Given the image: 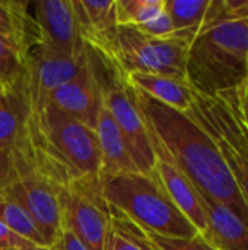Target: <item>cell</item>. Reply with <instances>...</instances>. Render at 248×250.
<instances>
[{"mask_svg":"<svg viewBox=\"0 0 248 250\" xmlns=\"http://www.w3.org/2000/svg\"><path fill=\"white\" fill-rule=\"evenodd\" d=\"M127 81L134 89L181 113H187L193 105L194 91L187 81L142 72L129 73Z\"/></svg>","mask_w":248,"mask_h":250,"instance_id":"cell-18","label":"cell"},{"mask_svg":"<svg viewBox=\"0 0 248 250\" xmlns=\"http://www.w3.org/2000/svg\"><path fill=\"white\" fill-rule=\"evenodd\" d=\"M25 48L12 38L0 35V82L12 83L25 69Z\"/></svg>","mask_w":248,"mask_h":250,"instance_id":"cell-24","label":"cell"},{"mask_svg":"<svg viewBox=\"0 0 248 250\" xmlns=\"http://www.w3.org/2000/svg\"><path fill=\"white\" fill-rule=\"evenodd\" d=\"M210 0H165V10L174 28V38L193 42L202 28Z\"/></svg>","mask_w":248,"mask_h":250,"instance_id":"cell-20","label":"cell"},{"mask_svg":"<svg viewBox=\"0 0 248 250\" xmlns=\"http://www.w3.org/2000/svg\"><path fill=\"white\" fill-rule=\"evenodd\" d=\"M102 57L89 48V59L85 67L72 81L57 88L47 98L45 105H54L95 130L102 100Z\"/></svg>","mask_w":248,"mask_h":250,"instance_id":"cell-9","label":"cell"},{"mask_svg":"<svg viewBox=\"0 0 248 250\" xmlns=\"http://www.w3.org/2000/svg\"><path fill=\"white\" fill-rule=\"evenodd\" d=\"M165 0H115L118 26H139L159 15Z\"/></svg>","mask_w":248,"mask_h":250,"instance_id":"cell-23","label":"cell"},{"mask_svg":"<svg viewBox=\"0 0 248 250\" xmlns=\"http://www.w3.org/2000/svg\"><path fill=\"white\" fill-rule=\"evenodd\" d=\"M136 29L155 38H174V28L165 9L146 23L136 26Z\"/></svg>","mask_w":248,"mask_h":250,"instance_id":"cell-27","label":"cell"},{"mask_svg":"<svg viewBox=\"0 0 248 250\" xmlns=\"http://www.w3.org/2000/svg\"><path fill=\"white\" fill-rule=\"evenodd\" d=\"M136 91L155 154L165 157L197 189L232 209L248 226V208L210 136L187 114Z\"/></svg>","mask_w":248,"mask_h":250,"instance_id":"cell-1","label":"cell"},{"mask_svg":"<svg viewBox=\"0 0 248 250\" xmlns=\"http://www.w3.org/2000/svg\"><path fill=\"white\" fill-rule=\"evenodd\" d=\"M153 171L175 207L202 234L206 230V212L197 189L174 164L159 154H156Z\"/></svg>","mask_w":248,"mask_h":250,"instance_id":"cell-15","label":"cell"},{"mask_svg":"<svg viewBox=\"0 0 248 250\" xmlns=\"http://www.w3.org/2000/svg\"><path fill=\"white\" fill-rule=\"evenodd\" d=\"M18 250H50L48 248H41V246H31V248H25V249H18Z\"/></svg>","mask_w":248,"mask_h":250,"instance_id":"cell-30","label":"cell"},{"mask_svg":"<svg viewBox=\"0 0 248 250\" xmlns=\"http://www.w3.org/2000/svg\"><path fill=\"white\" fill-rule=\"evenodd\" d=\"M187 114L219 149L248 208V130L240 116L237 89L206 97L193 94Z\"/></svg>","mask_w":248,"mask_h":250,"instance_id":"cell-5","label":"cell"},{"mask_svg":"<svg viewBox=\"0 0 248 250\" xmlns=\"http://www.w3.org/2000/svg\"><path fill=\"white\" fill-rule=\"evenodd\" d=\"M4 88H6V85H3V83L0 82V95L3 94V91H4Z\"/></svg>","mask_w":248,"mask_h":250,"instance_id":"cell-31","label":"cell"},{"mask_svg":"<svg viewBox=\"0 0 248 250\" xmlns=\"http://www.w3.org/2000/svg\"><path fill=\"white\" fill-rule=\"evenodd\" d=\"M107 250H156L148 233L124 212L110 205Z\"/></svg>","mask_w":248,"mask_h":250,"instance_id":"cell-21","label":"cell"},{"mask_svg":"<svg viewBox=\"0 0 248 250\" xmlns=\"http://www.w3.org/2000/svg\"><path fill=\"white\" fill-rule=\"evenodd\" d=\"M35 23L37 44L64 56H82L88 45L80 37L72 0L29 1Z\"/></svg>","mask_w":248,"mask_h":250,"instance_id":"cell-10","label":"cell"},{"mask_svg":"<svg viewBox=\"0 0 248 250\" xmlns=\"http://www.w3.org/2000/svg\"><path fill=\"white\" fill-rule=\"evenodd\" d=\"M63 226L86 250H107L110 205L102 196L99 180L85 179L58 188Z\"/></svg>","mask_w":248,"mask_h":250,"instance_id":"cell-8","label":"cell"},{"mask_svg":"<svg viewBox=\"0 0 248 250\" xmlns=\"http://www.w3.org/2000/svg\"><path fill=\"white\" fill-rule=\"evenodd\" d=\"M189 44L177 38L149 37L134 26H118L113 66L126 76L133 72L186 79Z\"/></svg>","mask_w":248,"mask_h":250,"instance_id":"cell-7","label":"cell"},{"mask_svg":"<svg viewBox=\"0 0 248 250\" xmlns=\"http://www.w3.org/2000/svg\"><path fill=\"white\" fill-rule=\"evenodd\" d=\"M148 236L156 250H216L203 239L202 234H197L193 239H171L152 233H148Z\"/></svg>","mask_w":248,"mask_h":250,"instance_id":"cell-26","label":"cell"},{"mask_svg":"<svg viewBox=\"0 0 248 250\" xmlns=\"http://www.w3.org/2000/svg\"><path fill=\"white\" fill-rule=\"evenodd\" d=\"M89 48L82 56H64L34 42L25 56V75L35 108L45 105L47 98L61 85L72 81L88 63Z\"/></svg>","mask_w":248,"mask_h":250,"instance_id":"cell-11","label":"cell"},{"mask_svg":"<svg viewBox=\"0 0 248 250\" xmlns=\"http://www.w3.org/2000/svg\"><path fill=\"white\" fill-rule=\"evenodd\" d=\"M0 223L29 243L41 248H48L42 234L38 231L28 214L19 205L10 201L3 192L0 193Z\"/></svg>","mask_w":248,"mask_h":250,"instance_id":"cell-22","label":"cell"},{"mask_svg":"<svg viewBox=\"0 0 248 250\" xmlns=\"http://www.w3.org/2000/svg\"><path fill=\"white\" fill-rule=\"evenodd\" d=\"M85 44L113 66L118 22L115 0H72Z\"/></svg>","mask_w":248,"mask_h":250,"instance_id":"cell-14","label":"cell"},{"mask_svg":"<svg viewBox=\"0 0 248 250\" xmlns=\"http://www.w3.org/2000/svg\"><path fill=\"white\" fill-rule=\"evenodd\" d=\"M0 35L16 40L28 51L37 40L29 1L0 0Z\"/></svg>","mask_w":248,"mask_h":250,"instance_id":"cell-19","label":"cell"},{"mask_svg":"<svg viewBox=\"0 0 248 250\" xmlns=\"http://www.w3.org/2000/svg\"><path fill=\"white\" fill-rule=\"evenodd\" d=\"M34 174L35 171L32 166L20 154L13 149L0 146V193L16 182Z\"/></svg>","mask_w":248,"mask_h":250,"instance_id":"cell-25","label":"cell"},{"mask_svg":"<svg viewBox=\"0 0 248 250\" xmlns=\"http://www.w3.org/2000/svg\"><path fill=\"white\" fill-rule=\"evenodd\" d=\"M108 205L124 212L146 233L171 239H193L199 230L168 196L155 171L126 173L101 183Z\"/></svg>","mask_w":248,"mask_h":250,"instance_id":"cell-4","label":"cell"},{"mask_svg":"<svg viewBox=\"0 0 248 250\" xmlns=\"http://www.w3.org/2000/svg\"><path fill=\"white\" fill-rule=\"evenodd\" d=\"M95 132L98 136L99 151H101L99 183L120 174L137 171L136 166L133 164L126 149L123 136L104 103V97L101 100Z\"/></svg>","mask_w":248,"mask_h":250,"instance_id":"cell-17","label":"cell"},{"mask_svg":"<svg viewBox=\"0 0 248 250\" xmlns=\"http://www.w3.org/2000/svg\"><path fill=\"white\" fill-rule=\"evenodd\" d=\"M248 78V19L202 25L187 53L186 79L197 94L215 97Z\"/></svg>","mask_w":248,"mask_h":250,"instance_id":"cell-3","label":"cell"},{"mask_svg":"<svg viewBox=\"0 0 248 250\" xmlns=\"http://www.w3.org/2000/svg\"><path fill=\"white\" fill-rule=\"evenodd\" d=\"M202 202L206 212L203 239L216 250H248L247 224L222 204L206 196H202Z\"/></svg>","mask_w":248,"mask_h":250,"instance_id":"cell-16","label":"cell"},{"mask_svg":"<svg viewBox=\"0 0 248 250\" xmlns=\"http://www.w3.org/2000/svg\"><path fill=\"white\" fill-rule=\"evenodd\" d=\"M29 138L37 176L57 188L76 180H99V142L89 126L47 104L34 107Z\"/></svg>","mask_w":248,"mask_h":250,"instance_id":"cell-2","label":"cell"},{"mask_svg":"<svg viewBox=\"0 0 248 250\" xmlns=\"http://www.w3.org/2000/svg\"><path fill=\"white\" fill-rule=\"evenodd\" d=\"M3 193L28 214L50 248L63 227L58 188L34 174L16 182Z\"/></svg>","mask_w":248,"mask_h":250,"instance_id":"cell-12","label":"cell"},{"mask_svg":"<svg viewBox=\"0 0 248 250\" xmlns=\"http://www.w3.org/2000/svg\"><path fill=\"white\" fill-rule=\"evenodd\" d=\"M31 246L35 245L22 239L20 236H18L16 233H13L12 230H9L6 226L0 223V250H18L31 248Z\"/></svg>","mask_w":248,"mask_h":250,"instance_id":"cell-28","label":"cell"},{"mask_svg":"<svg viewBox=\"0 0 248 250\" xmlns=\"http://www.w3.org/2000/svg\"><path fill=\"white\" fill-rule=\"evenodd\" d=\"M102 97L137 171L152 173L156 154L137 104L136 91L127 81V76L105 60L102 67Z\"/></svg>","mask_w":248,"mask_h":250,"instance_id":"cell-6","label":"cell"},{"mask_svg":"<svg viewBox=\"0 0 248 250\" xmlns=\"http://www.w3.org/2000/svg\"><path fill=\"white\" fill-rule=\"evenodd\" d=\"M237 97H238L240 116L248 130V78L237 88Z\"/></svg>","mask_w":248,"mask_h":250,"instance_id":"cell-29","label":"cell"},{"mask_svg":"<svg viewBox=\"0 0 248 250\" xmlns=\"http://www.w3.org/2000/svg\"><path fill=\"white\" fill-rule=\"evenodd\" d=\"M32 111L34 103L23 69L0 95V146L16 151L34 168L29 138Z\"/></svg>","mask_w":248,"mask_h":250,"instance_id":"cell-13","label":"cell"}]
</instances>
